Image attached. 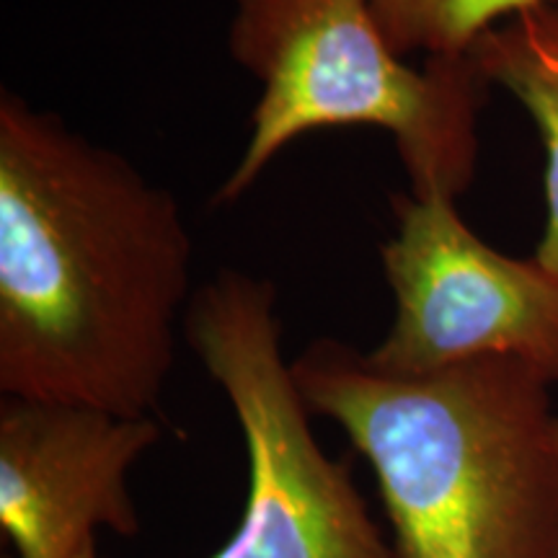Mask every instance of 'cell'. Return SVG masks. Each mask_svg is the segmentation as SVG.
<instances>
[{
  "mask_svg": "<svg viewBox=\"0 0 558 558\" xmlns=\"http://www.w3.org/2000/svg\"><path fill=\"white\" fill-rule=\"evenodd\" d=\"M190 269L169 190L3 88L0 393L158 416Z\"/></svg>",
  "mask_w": 558,
  "mask_h": 558,
  "instance_id": "cell-1",
  "label": "cell"
},
{
  "mask_svg": "<svg viewBox=\"0 0 558 558\" xmlns=\"http://www.w3.org/2000/svg\"><path fill=\"white\" fill-rule=\"evenodd\" d=\"M292 373L373 469L396 558H558V416L535 369L486 357L396 375L316 339Z\"/></svg>",
  "mask_w": 558,
  "mask_h": 558,
  "instance_id": "cell-2",
  "label": "cell"
},
{
  "mask_svg": "<svg viewBox=\"0 0 558 558\" xmlns=\"http://www.w3.org/2000/svg\"><path fill=\"white\" fill-rule=\"evenodd\" d=\"M228 45L262 96L215 205L239 202L292 140L329 128L386 130L416 197L471 186L488 81L469 52L407 65L369 0H233Z\"/></svg>",
  "mask_w": 558,
  "mask_h": 558,
  "instance_id": "cell-3",
  "label": "cell"
},
{
  "mask_svg": "<svg viewBox=\"0 0 558 558\" xmlns=\"http://www.w3.org/2000/svg\"><path fill=\"white\" fill-rule=\"evenodd\" d=\"M184 337L226 393L248 463L239 527L209 558H396L349 465L313 435L275 284L222 269L192 295Z\"/></svg>",
  "mask_w": 558,
  "mask_h": 558,
  "instance_id": "cell-4",
  "label": "cell"
},
{
  "mask_svg": "<svg viewBox=\"0 0 558 558\" xmlns=\"http://www.w3.org/2000/svg\"><path fill=\"white\" fill-rule=\"evenodd\" d=\"M396 235L380 248L396 298L373 365L424 375L507 357L558 383V279L535 259L499 254L458 215L456 199L396 194Z\"/></svg>",
  "mask_w": 558,
  "mask_h": 558,
  "instance_id": "cell-5",
  "label": "cell"
},
{
  "mask_svg": "<svg viewBox=\"0 0 558 558\" xmlns=\"http://www.w3.org/2000/svg\"><path fill=\"white\" fill-rule=\"evenodd\" d=\"M163 437L158 416L0 399V530L19 558H81L99 530L137 538L128 476Z\"/></svg>",
  "mask_w": 558,
  "mask_h": 558,
  "instance_id": "cell-6",
  "label": "cell"
},
{
  "mask_svg": "<svg viewBox=\"0 0 558 558\" xmlns=\"http://www.w3.org/2000/svg\"><path fill=\"white\" fill-rule=\"evenodd\" d=\"M488 86H501L538 124L546 148V233L533 259L558 279V3L518 11L471 45Z\"/></svg>",
  "mask_w": 558,
  "mask_h": 558,
  "instance_id": "cell-7",
  "label": "cell"
},
{
  "mask_svg": "<svg viewBox=\"0 0 558 558\" xmlns=\"http://www.w3.org/2000/svg\"><path fill=\"white\" fill-rule=\"evenodd\" d=\"M558 0H369L383 37L401 58H460L486 29L512 16Z\"/></svg>",
  "mask_w": 558,
  "mask_h": 558,
  "instance_id": "cell-8",
  "label": "cell"
},
{
  "mask_svg": "<svg viewBox=\"0 0 558 558\" xmlns=\"http://www.w3.org/2000/svg\"><path fill=\"white\" fill-rule=\"evenodd\" d=\"M81 558H99V546H94V548H88L86 554H83Z\"/></svg>",
  "mask_w": 558,
  "mask_h": 558,
  "instance_id": "cell-9",
  "label": "cell"
},
{
  "mask_svg": "<svg viewBox=\"0 0 558 558\" xmlns=\"http://www.w3.org/2000/svg\"><path fill=\"white\" fill-rule=\"evenodd\" d=\"M0 558H19V556L16 554H3Z\"/></svg>",
  "mask_w": 558,
  "mask_h": 558,
  "instance_id": "cell-10",
  "label": "cell"
},
{
  "mask_svg": "<svg viewBox=\"0 0 558 558\" xmlns=\"http://www.w3.org/2000/svg\"><path fill=\"white\" fill-rule=\"evenodd\" d=\"M556 450H558V422H556Z\"/></svg>",
  "mask_w": 558,
  "mask_h": 558,
  "instance_id": "cell-11",
  "label": "cell"
}]
</instances>
